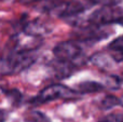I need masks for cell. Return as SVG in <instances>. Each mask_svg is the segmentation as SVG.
Instances as JSON below:
<instances>
[{
    "label": "cell",
    "mask_w": 123,
    "mask_h": 122,
    "mask_svg": "<svg viewBox=\"0 0 123 122\" xmlns=\"http://www.w3.org/2000/svg\"><path fill=\"white\" fill-rule=\"evenodd\" d=\"M38 58V51L6 52L0 62V73L2 75H16L29 68Z\"/></svg>",
    "instance_id": "cell-1"
},
{
    "label": "cell",
    "mask_w": 123,
    "mask_h": 122,
    "mask_svg": "<svg viewBox=\"0 0 123 122\" xmlns=\"http://www.w3.org/2000/svg\"><path fill=\"white\" fill-rule=\"evenodd\" d=\"M53 54L55 60L74 63L79 67L83 66L86 63L82 52V45L80 42L74 40L64 41L56 44L53 49Z\"/></svg>",
    "instance_id": "cell-2"
},
{
    "label": "cell",
    "mask_w": 123,
    "mask_h": 122,
    "mask_svg": "<svg viewBox=\"0 0 123 122\" xmlns=\"http://www.w3.org/2000/svg\"><path fill=\"white\" fill-rule=\"evenodd\" d=\"M77 96H79V94L76 90L57 83L44 88L37 96L30 99V103L32 105H42L56 99H71Z\"/></svg>",
    "instance_id": "cell-3"
},
{
    "label": "cell",
    "mask_w": 123,
    "mask_h": 122,
    "mask_svg": "<svg viewBox=\"0 0 123 122\" xmlns=\"http://www.w3.org/2000/svg\"><path fill=\"white\" fill-rule=\"evenodd\" d=\"M122 9L119 6H102L90 14L87 24L98 27L111 25V24H122Z\"/></svg>",
    "instance_id": "cell-4"
},
{
    "label": "cell",
    "mask_w": 123,
    "mask_h": 122,
    "mask_svg": "<svg viewBox=\"0 0 123 122\" xmlns=\"http://www.w3.org/2000/svg\"><path fill=\"white\" fill-rule=\"evenodd\" d=\"M45 10L52 14L58 16L60 18L74 19L77 16L86 10V6L80 1H63L51 2Z\"/></svg>",
    "instance_id": "cell-5"
},
{
    "label": "cell",
    "mask_w": 123,
    "mask_h": 122,
    "mask_svg": "<svg viewBox=\"0 0 123 122\" xmlns=\"http://www.w3.org/2000/svg\"><path fill=\"white\" fill-rule=\"evenodd\" d=\"M110 32L104 29V27H98L93 25H81L76 31L72 32L74 41L82 42H96L108 38Z\"/></svg>",
    "instance_id": "cell-6"
},
{
    "label": "cell",
    "mask_w": 123,
    "mask_h": 122,
    "mask_svg": "<svg viewBox=\"0 0 123 122\" xmlns=\"http://www.w3.org/2000/svg\"><path fill=\"white\" fill-rule=\"evenodd\" d=\"M80 67L77 64L71 62H63V61H57L52 64V69L54 71V75L58 78V79H65V78L69 77L70 75L74 73Z\"/></svg>",
    "instance_id": "cell-7"
},
{
    "label": "cell",
    "mask_w": 123,
    "mask_h": 122,
    "mask_svg": "<svg viewBox=\"0 0 123 122\" xmlns=\"http://www.w3.org/2000/svg\"><path fill=\"white\" fill-rule=\"evenodd\" d=\"M109 55L111 60L117 63H121L123 60V42H122V36H119L111 41L108 45Z\"/></svg>",
    "instance_id": "cell-8"
},
{
    "label": "cell",
    "mask_w": 123,
    "mask_h": 122,
    "mask_svg": "<svg viewBox=\"0 0 123 122\" xmlns=\"http://www.w3.org/2000/svg\"><path fill=\"white\" fill-rule=\"evenodd\" d=\"M105 89L104 84L99 83L96 81H83L81 83L77 84V93L79 95L81 94H86V93H96V92H102Z\"/></svg>",
    "instance_id": "cell-9"
},
{
    "label": "cell",
    "mask_w": 123,
    "mask_h": 122,
    "mask_svg": "<svg viewBox=\"0 0 123 122\" xmlns=\"http://www.w3.org/2000/svg\"><path fill=\"white\" fill-rule=\"evenodd\" d=\"M90 62L94 66L98 67L100 69H108L111 67V63L109 61V56L106 55L105 53H95L94 55L91 56Z\"/></svg>",
    "instance_id": "cell-10"
},
{
    "label": "cell",
    "mask_w": 123,
    "mask_h": 122,
    "mask_svg": "<svg viewBox=\"0 0 123 122\" xmlns=\"http://www.w3.org/2000/svg\"><path fill=\"white\" fill-rule=\"evenodd\" d=\"M121 103V99L119 97H117L116 95H106L102 99L99 106L103 110H110L112 108L117 107V106H120Z\"/></svg>",
    "instance_id": "cell-11"
},
{
    "label": "cell",
    "mask_w": 123,
    "mask_h": 122,
    "mask_svg": "<svg viewBox=\"0 0 123 122\" xmlns=\"http://www.w3.org/2000/svg\"><path fill=\"white\" fill-rule=\"evenodd\" d=\"M25 122H50V119L41 111H29L25 115Z\"/></svg>",
    "instance_id": "cell-12"
},
{
    "label": "cell",
    "mask_w": 123,
    "mask_h": 122,
    "mask_svg": "<svg viewBox=\"0 0 123 122\" xmlns=\"http://www.w3.org/2000/svg\"><path fill=\"white\" fill-rule=\"evenodd\" d=\"M122 84V79L120 76H109L106 79V82H105V88H108L110 90H120Z\"/></svg>",
    "instance_id": "cell-13"
},
{
    "label": "cell",
    "mask_w": 123,
    "mask_h": 122,
    "mask_svg": "<svg viewBox=\"0 0 123 122\" xmlns=\"http://www.w3.org/2000/svg\"><path fill=\"white\" fill-rule=\"evenodd\" d=\"M6 97L11 101V103H12L13 105H15V106L19 105L21 102H22V98H23L22 93L19 92L18 90H15V89L6 91Z\"/></svg>",
    "instance_id": "cell-14"
},
{
    "label": "cell",
    "mask_w": 123,
    "mask_h": 122,
    "mask_svg": "<svg viewBox=\"0 0 123 122\" xmlns=\"http://www.w3.org/2000/svg\"><path fill=\"white\" fill-rule=\"evenodd\" d=\"M91 4H99L102 6H118L121 2V0H86Z\"/></svg>",
    "instance_id": "cell-15"
},
{
    "label": "cell",
    "mask_w": 123,
    "mask_h": 122,
    "mask_svg": "<svg viewBox=\"0 0 123 122\" xmlns=\"http://www.w3.org/2000/svg\"><path fill=\"white\" fill-rule=\"evenodd\" d=\"M122 114L121 112H117V114H110L103 118L99 122H122Z\"/></svg>",
    "instance_id": "cell-16"
},
{
    "label": "cell",
    "mask_w": 123,
    "mask_h": 122,
    "mask_svg": "<svg viewBox=\"0 0 123 122\" xmlns=\"http://www.w3.org/2000/svg\"><path fill=\"white\" fill-rule=\"evenodd\" d=\"M6 117H8V115H6V112L4 111V110L0 109V122H4L6 120Z\"/></svg>",
    "instance_id": "cell-17"
},
{
    "label": "cell",
    "mask_w": 123,
    "mask_h": 122,
    "mask_svg": "<svg viewBox=\"0 0 123 122\" xmlns=\"http://www.w3.org/2000/svg\"><path fill=\"white\" fill-rule=\"evenodd\" d=\"M0 1H3V0H0Z\"/></svg>",
    "instance_id": "cell-18"
}]
</instances>
